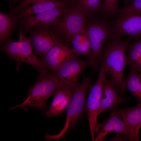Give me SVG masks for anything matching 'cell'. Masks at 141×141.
Segmentation results:
<instances>
[{
  "mask_svg": "<svg viewBox=\"0 0 141 141\" xmlns=\"http://www.w3.org/2000/svg\"><path fill=\"white\" fill-rule=\"evenodd\" d=\"M39 72L35 84L29 89L26 99L21 104L11 108L9 110L22 107L25 111L30 107L39 109L42 112H46L49 108L46 101L49 97L63 89L54 73L48 72L44 68Z\"/></svg>",
  "mask_w": 141,
  "mask_h": 141,
  "instance_id": "obj_2",
  "label": "cell"
},
{
  "mask_svg": "<svg viewBox=\"0 0 141 141\" xmlns=\"http://www.w3.org/2000/svg\"><path fill=\"white\" fill-rule=\"evenodd\" d=\"M106 74L104 66L101 64L97 80L90 87L89 93L86 102L85 111L89 120L92 141H94L95 134L101 126V123L98 122L97 117Z\"/></svg>",
  "mask_w": 141,
  "mask_h": 141,
  "instance_id": "obj_6",
  "label": "cell"
},
{
  "mask_svg": "<svg viewBox=\"0 0 141 141\" xmlns=\"http://www.w3.org/2000/svg\"><path fill=\"white\" fill-rule=\"evenodd\" d=\"M140 74H141V70L140 72Z\"/></svg>",
  "mask_w": 141,
  "mask_h": 141,
  "instance_id": "obj_29",
  "label": "cell"
},
{
  "mask_svg": "<svg viewBox=\"0 0 141 141\" xmlns=\"http://www.w3.org/2000/svg\"></svg>",
  "mask_w": 141,
  "mask_h": 141,
  "instance_id": "obj_30",
  "label": "cell"
},
{
  "mask_svg": "<svg viewBox=\"0 0 141 141\" xmlns=\"http://www.w3.org/2000/svg\"><path fill=\"white\" fill-rule=\"evenodd\" d=\"M74 55L67 46L60 45L50 50L42 59L46 68L53 72L58 69Z\"/></svg>",
  "mask_w": 141,
  "mask_h": 141,
  "instance_id": "obj_14",
  "label": "cell"
},
{
  "mask_svg": "<svg viewBox=\"0 0 141 141\" xmlns=\"http://www.w3.org/2000/svg\"><path fill=\"white\" fill-rule=\"evenodd\" d=\"M133 0H125L127 4H128L132 2Z\"/></svg>",
  "mask_w": 141,
  "mask_h": 141,
  "instance_id": "obj_26",
  "label": "cell"
},
{
  "mask_svg": "<svg viewBox=\"0 0 141 141\" xmlns=\"http://www.w3.org/2000/svg\"><path fill=\"white\" fill-rule=\"evenodd\" d=\"M73 93L64 89L54 94L50 106L46 112L48 118L61 115L67 108L72 97Z\"/></svg>",
  "mask_w": 141,
  "mask_h": 141,
  "instance_id": "obj_18",
  "label": "cell"
},
{
  "mask_svg": "<svg viewBox=\"0 0 141 141\" xmlns=\"http://www.w3.org/2000/svg\"><path fill=\"white\" fill-rule=\"evenodd\" d=\"M44 28L35 31L30 37L33 50L41 59L54 47L63 45L56 34L46 28Z\"/></svg>",
  "mask_w": 141,
  "mask_h": 141,
  "instance_id": "obj_11",
  "label": "cell"
},
{
  "mask_svg": "<svg viewBox=\"0 0 141 141\" xmlns=\"http://www.w3.org/2000/svg\"><path fill=\"white\" fill-rule=\"evenodd\" d=\"M132 38L125 40L112 37L103 48L101 58V64L104 66L106 73L120 95L123 94L122 87L125 79L124 71L127 65L126 51L128 47Z\"/></svg>",
  "mask_w": 141,
  "mask_h": 141,
  "instance_id": "obj_1",
  "label": "cell"
},
{
  "mask_svg": "<svg viewBox=\"0 0 141 141\" xmlns=\"http://www.w3.org/2000/svg\"><path fill=\"white\" fill-rule=\"evenodd\" d=\"M116 110L129 128L128 139L139 141L138 132L141 127V106L137 105Z\"/></svg>",
  "mask_w": 141,
  "mask_h": 141,
  "instance_id": "obj_15",
  "label": "cell"
},
{
  "mask_svg": "<svg viewBox=\"0 0 141 141\" xmlns=\"http://www.w3.org/2000/svg\"><path fill=\"white\" fill-rule=\"evenodd\" d=\"M114 132L123 134L128 139L129 128L116 110L110 113V118L101 123L94 141H100L110 133Z\"/></svg>",
  "mask_w": 141,
  "mask_h": 141,
  "instance_id": "obj_12",
  "label": "cell"
},
{
  "mask_svg": "<svg viewBox=\"0 0 141 141\" xmlns=\"http://www.w3.org/2000/svg\"><path fill=\"white\" fill-rule=\"evenodd\" d=\"M15 24V20L11 15L0 13V39L5 41L13 30Z\"/></svg>",
  "mask_w": 141,
  "mask_h": 141,
  "instance_id": "obj_21",
  "label": "cell"
},
{
  "mask_svg": "<svg viewBox=\"0 0 141 141\" xmlns=\"http://www.w3.org/2000/svg\"><path fill=\"white\" fill-rule=\"evenodd\" d=\"M74 55L86 57L89 59L91 54L90 41L87 31L84 26L80 31L75 34L70 39L67 44Z\"/></svg>",
  "mask_w": 141,
  "mask_h": 141,
  "instance_id": "obj_16",
  "label": "cell"
},
{
  "mask_svg": "<svg viewBox=\"0 0 141 141\" xmlns=\"http://www.w3.org/2000/svg\"><path fill=\"white\" fill-rule=\"evenodd\" d=\"M69 4L61 6L45 12L21 19V23L25 32H28L36 26L47 28L51 25L70 9Z\"/></svg>",
  "mask_w": 141,
  "mask_h": 141,
  "instance_id": "obj_10",
  "label": "cell"
},
{
  "mask_svg": "<svg viewBox=\"0 0 141 141\" xmlns=\"http://www.w3.org/2000/svg\"><path fill=\"white\" fill-rule=\"evenodd\" d=\"M84 26L90 41L92 51L90 57L86 60L89 67L94 72L98 70L103 46L106 42L112 37L111 21L103 14L102 17L90 16Z\"/></svg>",
  "mask_w": 141,
  "mask_h": 141,
  "instance_id": "obj_3",
  "label": "cell"
},
{
  "mask_svg": "<svg viewBox=\"0 0 141 141\" xmlns=\"http://www.w3.org/2000/svg\"><path fill=\"white\" fill-rule=\"evenodd\" d=\"M93 71L87 77L84 75L82 81L73 92L70 102L67 108L66 122L60 133L55 136L45 134L47 140L58 141L65 138V134L74 126L85 111L86 95L88 90L92 84Z\"/></svg>",
  "mask_w": 141,
  "mask_h": 141,
  "instance_id": "obj_4",
  "label": "cell"
},
{
  "mask_svg": "<svg viewBox=\"0 0 141 141\" xmlns=\"http://www.w3.org/2000/svg\"><path fill=\"white\" fill-rule=\"evenodd\" d=\"M118 3V0H104L100 10L107 17L116 16L119 10Z\"/></svg>",
  "mask_w": 141,
  "mask_h": 141,
  "instance_id": "obj_24",
  "label": "cell"
},
{
  "mask_svg": "<svg viewBox=\"0 0 141 141\" xmlns=\"http://www.w3.org/2000/svg\"><path fill=\"white\" fill-rule=\"evenodd\" d=\"M112 37L120 39L123 35L137 40L141 38V13L111 21Z\"/></svg>",
  "mask_w": 141,
  "mask_h": 141,
  "instance_id": "obj_9",
  "label": "cell"
},
{
  "mask_svg": "<svg viewBox=\"0 0 141 141\" xmlns=\"http://www.w3.org/2000/svg\"><path fill=\"white\" fill-rule=\"evenodd\" d=\"M19 33V38L18 41H7L1 47V50L17 62V70L23 63L31 65L39 72L46 68L43 61L33 54L30 38L25 36L22 29H20Z\"/></svg>",
  "mask_w": 141,
  "mask_h": 141,
  "instance_id": "obj_5",
  "label": "cell"
},
{
  "mask_svg": "<svg viewBox=\"0 0 141 141\" xmlns=\"http://www.w3.org/2000/svg\"><path fill=\"white\" fill-rule=\"evenodd\" d=\"M69 4L68 2L63 0L44 1L37 2L29 5L18 12V17L22 18L38 14L57 7Z\"/></svg>",
  "mask_w": 141,
  "mask_h": 141,
  "instance_id": "obj_17",
  "label": "cell"
},
{
  "mask_svg": "<svg viewBox=\"0 0 141 141\" xmlns=\"http://www.w3.org/2000/svg\"><path fill=\"white\" fill-rule=\"evenodd\" d=\"M68 2L69 3H71L74 2L75 0H63Z\"/></svg>",
  "mask_w": 141,
  "mask_h": 141,
  "instance_id": "obj_27",
  "label": "cell"
},
{
  "mask_svg": "<svg viewBox=\"0 0 141 141\" xmlns=\"http://www.w3.org/2000/svg\"><path fill=\"white\" fill-rule=\"evenodd\" d=\"M134 43L130 44L127 55V65L136 70L141 61V38Z\"/></svg>",
  "mask_w": 141,
  "mask_h": 141,
  "instance_id": "obj_20",
  "label": "cell"
},
{
  "mask_svg": "<svg viewBox=\"0 0 141 141\" xmlns=\"http://www.w3.org/2000/svg\"><path fill=\"white\" fill-rule=\"evenodd\" d=\"M141 13V0H133L132 3L124 8L119 9L117 18H124Z\"/></svg>",
  "mask_w": 141,
  "mask_h": 141,
  "instance_id": "obj_23",
  "label": "cell"
},
{
  "mask_svg": "<svg viewBox=\"0 0 141 141\" xmlns=\"http://www.w3.org/2000/svg\"><path fill=\"white\" fill-rule=\"evenodd\" d=\"M130 99L122 97L110 79L106 76L98 115L115 108L120 104L125 103Z\"/></svg>",
  "mask_w": 141,
  "mask_h": 141,
  "instance_id": "obj_13",
  "label": "cell"
},
{
  "mask_svg": "<svg viewBox=\"0 0 141 141\" xmlns=\"http://www.w3.org/2000/svg\"><path fill=\"white\" fill-rule=\"evenodd\" d=\"M21 0H14L15 2L16 3L17 2H20Z\"/></svg>",
  "mask_w": 141,
  "mask_h": 141,
  "instance_id": "obj_28",
  "label": "cell"
},
{
  "mask_svg": "<svg viewBox=\"0 0 141 141\" xmlns=\"http://www.w3.org/2000/svg\"><path fill=\"white\" fill-rule=\"evenodd\" d=\"M122 91L128 90L138 102L137 105L141 106V74L130 68L127 77L123 84Z\"/></svg>",
  "mask_w": 141,
  "mask_h": 141,
  "instance_id": "obj_19",
  "label": "cell"
},
{
  "mask_svg": "<svg viewBox=\"0 0 141 141\" xmlns=\"http://www.w3.org/2000/svg\"><path fill=\"white\" fill-rule=\"evenodd\" d=\"M70 7L71 9L51 25L65 39L67 44L72 37L84 27L88 16L78 8Z\"/></svg>",
  "mask_w": 141,
  "mask_h": 141,
  "instance_id": "obj_8",
  "label": "cell"
},
{
  "mask_svg": "<svg viewBox=\"0 0 141 141\" xmlns=\"http://www.w3.org/2000/svg\"><path fill=\"white\" fill-rule=\"evenodd\" d=\"M58 0H22V1L20 2L18 5L13 9V10L15 12H18L20 10L27 6L30 5V4L39 1H56Z\"/></svg>",
  "mask_w": 141,
  "mask_h": 141,
  "instance_id": "obj_25",
  "label": "cell"
},
{
  "mask_svg": "<svg viewBox=\"0 0 141 141\" xmlns=\"http://www.w3.org/2000/svg\"><path fill=\"white\" fill-rule=\"evenodd\" d=\"M87 67L89 66L86 60H83L74 55L53 72L63 89L73 93L80 84L78 83L80 75Z\"/></svg>",
  "mask_w": 141,
  "mask_h": 141,
  "instance_id": "obj_7",
  "label": "cell"
},
{
  "mask_svg": "<svg viewBox=\"0 0 141 141\" xmlns=\"http://www.w3.org/2000/svg\"><path fill=\"white\" fill-rule=\"evenodd\" d=\"M102 0H75L72 6L76 7L90 17L100 10Z\"/></svg>",
  "mask_w": 141,
  "mask_h": 141,
  "instance_id": "obj_22",
  "label": "cell"
}]
</instances>
